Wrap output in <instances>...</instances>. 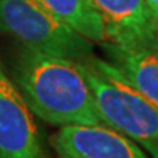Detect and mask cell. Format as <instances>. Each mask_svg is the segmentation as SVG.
Wrapping results in <instances>:
<instances>
[{
    "label": "cell",
    "instance_id": "obj_6",
    "mask_svg": "<svg viewBox=\"0 0 158 158\" xmlns=\"http://www.w3.org/2000/svg\"><path fill=\"white\" fill-rule=\"evenodd\" d=\"M100 18L108 43L123 47H149L152 21L143 0H86Z\"/></svg>",
    "mask_w": 158,
    "mask_h": 158
},
{
    "label": "cell",
    "instance_id": "obj_7",
    "mask_svg": "<svg viewBox=\"0 0 158 158\" xmlns=\"http://www.w3.org/2000/svg\"><path fill=\"white\" fill-rule=\"evenodd\" d=\"M101 44L114 72L158 108V50L123 47L108 41Z\"/></svg>",
    "mask_w": 158,
    "mask_h": 158
},
{
    "label": "cell",
    "instance_id": "obj_9",
    "mask_svg": "<svg viewBox=\"0 0 158 158\" xmlns=\"http://www.w3.org/2000/svg\"><path fill=\"white\" fill-rule=\"evenodd\" d=\"M143 2H145L148 13H149V16H151L152 27H155V23H157V21H158V0H143Z\"/></svg>",
    "mask_w": 158,
    "mask_h": 158
},
{
    "label": "cell",
    "instance_id": "obj_4",
    "mask_svg": "<svg viewBox=\"0 0 158 158\" xmlns=\"http://www.w3.org/2000/svg\"><path fill=\"white\" fill-rule=\"evenodd\" d=\"M0 158H48L32 111L0 63Z\"/></svg>",
    "mask_w": 158,
    "mask_h": 158
},
{
    "label": "cell",
    "instance_id": "obj_3",
    "mask_svg": "<svg viewBox=\"0 0 158 158\" xmlns=\"http://www.w3.org/2000/svg\"><path fill=\"white\" fill-rule=\"evenodd\" d=\"M0 32L51 56L85 62L94 56L89 38L32 0H0Z\"/></svg>",
    "mask_w": 158,
    "mask_h": 158
},
{
    "label": "cell",
    "instance_id": "obj_10",
    "mask_svg": "<svg viewBox=\"0 0 158 158\" xmlns=\"http://www.w3.org/2000/svg\"><path fill=\"white\" fill-rule=\"evenodd\" d=\"M151 48H155L158 50V21L154 27V31H152V40H151V44H149Z\"/></svg>",
    "mask_w": 158,
    "mask_h": 158
},
{
    "label": "cell",
    "instance_id": "obj_2",
    "mask_svg": "<svg viewBox=\"0 0 158 158\" xmlns=\"http://www.w3.org/2000/svg\"><path fill=\"white\" fill-rule=\"evenodd\" d=\"M79 63L106 126L158 158V108L126 84L107 60L92 56Z\"/></svg>",
    "mask_w": 158,
    "mask_h": 158
},
{
    "label": "cell",
    "instance_id": "obj_5",
    "mask_svg": "<svg viewBox=\"0 0 158 158\" xmlns=\"http://www.w3.org/2000/svg\"><path fill=\"white\" fill-rule=\"evenodd\" d=\"M50 143L59 158H148L132 139L101 124L60 126Z\"/></svg>",
    "mask_w": 158,
    "mask_h": 158
},
{
    "label": "cell",
    "instance_id": "obj_8",
    "mask_svg": "<svg viewBox=\"0 0 158 158\" xmlns=\"http://www.w3.org/2000/svg\"><path fill=\"white\" fill-rule=\"evenodd\" d=\"M34 3L44 7L59 19L69 23L79 34L89 38L92 43H106L107 37L104 32L100 18L91 9L86 0H32Z\"/></svg>",
    "mask_w": 158,
    "mask_h": 158
},
{
    "label": "cell",
    "instance_id": "obj_1",
    "mask_svg": "<svg viewBox=\"0 0 158 158\" xmlns=\"http://www.w3.org/2000/svg\"><path fill=\"white\" fill-rule=\"evenodd\" d=\"M12 81L32 114L47 123L106 126L79 62L22 45L12 68Z\"/></svg>",
    "mask_w": 158,
    "mask_h": 158
}]
</instances>
